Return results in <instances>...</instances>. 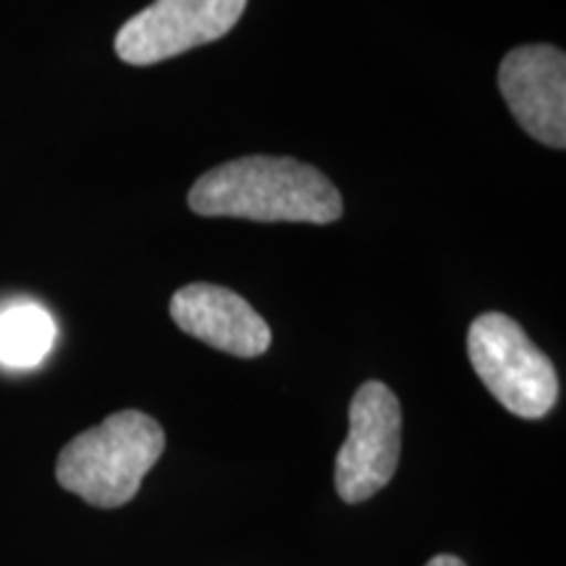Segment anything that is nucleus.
Masks as SVG:
<instances>
[{
	"mask_svg": "<svg viewBox=\"0 0 566 566\" xmlns=\"http://www.w3.org/2000/svg\"><path fill=\"white\" fill-rule=\"evenodd\" d=\"M247 0H155L116 34V55L132 66H153L233 30Z\"/></svg>",
	"mask_w": 566,
	"mask_h": 566,
	"instance_id": "39448f33",
	"label": "nucleus"
},
{
	"mask_svg": "<svg viewBox=\"0 0 566 566\" xmlns=\"http://www.w3.org/2000/svg\"><path fill=\"white\" fill-rule=\"evenodd\" d=\"M55 342V321L34 302H17L0 310V365L30 370L48 357Z\"/></svg>",
	"mask_w": 566,
	"mask_h": 566,
	"instance_id": "6e6552de",
	"label": "nucleus"
},
{
	"mask_svg": "<svg viewBox=\"0 0 566 566\" xmlns=\"http://www.w3.org/2000/svg\"><path fill=\"white\" fill-rule=\"evenodd\" d=\"M467 354L499 405L522 420H541L558 401L556 367L522 325L504 313H485L467 331Z\"/></svg>",
	"mask_w": 566,
	"mask_h": 566,
	"instance_id": "7ed1b4c3",
	"label": "nucleus"
},
{
	"mask_svg": "<svg viewBox=\"0 0 566 566\" xmlns=\"http://www.w3.org/2000/svg\"><path fill=\"white\" fill-rule=\"evenodd\" d=\"M189 208L208 218L325 226L342 218L344 200L315 166L250 155L202 174L189 189Z\"/></svg>",
	"mask_w": 566,
	"mask_h": 566,
	"instance_id": "f257e3e1",
	"label": "nucleus"
},
{
	"mask_svg": "<svg viewBox=\"0 0 566 566\" xmlns=\"http://www.w3.org/2000/svg\"><path fill=\"white\" fill-rule=\"evenodd\" d=\"M401 457V405L380 380H367L349 407V436L336 457V491L363 504L391 483Z\"/></svg>",
	"mask_w": 566,
	"mask_h": 566,
	"instance_id": "20e7f679",
	"label": "nucleus"
},
{
	"mask_svg": "<svg viewBox=\"0 0 566 566\" xmlns=\"http://www.w3.org/2000/svg\"><path fill=\"white\" fill-rule=\"evenodd\" d=\"M499 90L530 137L566 147V55L554 45L514 48L499 69Z\"/></svg>",
	"mask_w": 566,
	"mask_h": 566,
	"instance_id": "423d86ee",
	"label": "nucleus"
},
{
	"mask_svg": "<svg viewBox=\"0 0 566 566\" xmlns=\"http://www.w3.org/2000/svg\"><path fill=\"white\" fill-rule=\"evenodd\" d=\"M424 566H467L462 558L459 556H449V554H441V556H436V558H430L428 564Z\"/></svg>",
	"mask_w": 566,
	"mask_h": 566,
	"instance_id": "1a4fd4ad",
	"label": "nucleus"
},
{
	"mask_svg": "<svg viewBox=\"0 0 566 566\" xmlns=\"http://www.w3.org/2000/svg\"><path fill=\"white\" fill-rule=\"evenodd\" d=\"M171 317L184 334L212 349L252 359L271 349V328L244 296L216 283H189L171 300Z\"/></svg>",
	"mask_w": 566,
	"mask_h": 566,
	"instance_id": "0eeeda50",
	"label": "nucleus"
},
{
	"mask_svg": "<svg viewBox=\"0 0 566 566\" xmlns=\"http://www.w3.org/2000/svg\"><path fill=\"white\" fill-rule=\"evenodd\" d=\"M166 433L150 415L124 409L63 446L55 478L90 506L118 509L139 493L142 480L158 464Z\"/></svg>",
	"mask_w": 566,
	"mask_h": 566,
	"instance_id": "f03ea898",
	"label": "nucleus"
}]
</instances>
